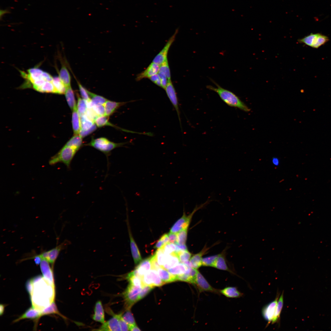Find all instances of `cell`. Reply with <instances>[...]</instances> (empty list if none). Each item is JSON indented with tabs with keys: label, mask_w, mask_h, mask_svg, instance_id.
Returning a JSON list of instances; mask_svg holds the SVG:
<instances>
[{
	"label": "cell",
	"mask_w": 331,
	"mask_h": 331,
	"mask_svg": "<svg viewBox=\"0 0 331 331\" xmlns=\"http://www.w3.org/2000/svg\"><path fill=\"white\" fill-rule=\"evenodd\" d=\"M211 80L216 87L207 85L206 86L207 88L217 93L227 105L231 107L237 108L245 112H248L250 111L249 108L234 93L222 88L213 80L211 79Z\"/></svg>",
	"instance_id": "6da1fadb"
},
{
	"label": "cell",
	"mask_w": 331,
	"mask_h": 331,
	"mask_svg": "<svg viewBox=\"0 0 331 331\" xmlns=\"http://www.w3.org/2000/svg\"><path fill=\"white\" fill-rule=\"evenodd\" d=\"M78 151L72 147L65 145L57 154L51 158L49 164L52 165L61 162L69 168L71 162Z\"/></svg>",
	"instance_id": "7a4b0ae2"
},
{
	"label": "cell",
	"mask_w": 331,
	"mask_h": 331,
	"mask_svg": "<svg viewBox=\"0 0 331 331\" xmlns=\"http://www.w3.org/2000/svg\"><path fill=\"white\" fill-rule=\"evenodd\" d=\"M126 143H115L110 141L106 138L101 137L95 139H92L87 145L102 152L107 156H108L111 151L121 146Z\"/></svg>",
	"instance_id": "3957f363"
},
{
	"label": "cell",
	"mask_w": 331,
	"mask_h": 331,
	"mask_svg": "<svg viewBox=\"0 0 331 331\" xmlns=\"http://www.w3.org/2000/svg\"><path fill=\"white\" fill-rule=\"evenodd\" d=\"M142 288L130 283L128 284L123 294L126 310L130 309L132 305L139 300V295Z\"/></svg>",
	"instance_id": "277c9868"
},
{
	"label": "cell",
	"mask_w": 331,
	"mask_h": 331,
	"mask_svg": "<svg viewBox=\"0 0 331 331\" xmlns=\"http://www.w3.org/2000/svg\"><path fill=\"white\" fill-rule=\"evenodd\" d=\"M70 243L69 240H65L55 248L48 251L42 252L40 254L42 259L47 261L52 265L53 268L54 263L60 252L66 249Z\"/></svg>",
	"instance_id": "5b68a950"
},
{
	"label": "cell",
	"mask_w": 331,
	"mask_h": 331,
	"mask_svg": "<svg viewBox=\"0 0 331 331\" xmlns=\"http://www.w3.org/2000/svg\"><path fill=\"white\" fill-rule=\"evenodd\" d=\"M205 204V203H204L198 207L196 206L192 212L188 216H186L184 213L182 217L178 219L173 225L170 230V232L177 233L182 230L187 229L194 213L199 208L201 207Z\"/></svg>",
	"instance_id": "8992f818"
},
{
	"label": "cell",
	"mask_w": 331,
	"mask_h": 331,
	"mask_svg": "<svg viewBox=\"0 0 331 331\" xmlns=\"http://www.w3.org/2000/svg\"><path fill=\"white\" fill-rule=\"evenodd\" d=\"M144 284L154 287H160L165 283L159 277L156 270L151 269L142 278Z\"/></svg>",
	"instance_id": "52a82bcc"
},
{
	"label": "cell",
	"mask_w": 331,
	"mask_h": 331,
	"mask_svg": "<svg viewBox=\"0 0 331 331\" xmlns=\"http://www.w3.org/2000/svg\"><path fill=\"white\" fill-rule=\"evenodd\" d=\"M280 295V293L278 292L275 299L265 305L262 309V316L268 322L266 327L272 322L273 318Z\"/></svg>",
	"instance_id": "ba28073f"
},
{
	"label": "cell",
	"mask_w": 331,
	"mask_h": 331,
	"mask_svg": "<svg viewBox=\"0 0 331 331\" xmlns=\"http://www.w3.org/2000/svg\"><path fill=\"white\" fill-rule=\"evenodd\" d=\"M178 31V29L176 30L174 33L169 38L163 48L154 58L152 62L160 65L167 59V56L168 51L175 40Z\"/></svg>",
	"instance_id": "9c48e42d"
},
{
	"label": "cell",
	"mask_w": 331,
	"mask_h": 331,
	"mask_svg": "<svg viewBox=\"0 0 331 331\" xmlns=\"http://www.w3.org/2000/svg\"><path fill=\"white\" fill-rule=\"evenodd\" d=\"M200 291H207L216 294L220 293V290L212 287L202 274L198 271L194 283Z\"/></svg>",
	"instance_id": "30bf717a"
},
{
	"label": "cell",
	"mask_w": 331,
	"mask_h": 331,
	"mask_svg": "<svg viewBox=\"0 0 331 331\" xmlns=\"http://www.w3.org/2000/svg\"><path fill=\"white\" fill-rule=\"evenodd\" d=\"M165 90L166 91L167 96L176 110L181 126V121L177 97L176 90L171 80H168L167 85Z\"/></svg>",
	"instance_id": "8fae6325"
},
{
	"label": "cell",
	"mask_w": 331,
	"mask_h": 331,
	"mask_svg": "<svg viewBox=\"0 0 331 331\" xmlns=\"http://www.w3.org/2000/svg\"><path fill=\"white\" fill-rule=\"evenodd\" d=\"M49 263L43 259L40 264L41 271L44 279L51 286L55 287L53 268L51 267Z\"/></svg>",
	"instance_id": "7c38bea8"
},
{
	"label": "cell",
	"mask_w": 331,
	"mask_h": 331,
	"mask_svg": "<svg viewBox=\"0 0 331 331\" xmlns=\"http://www.w3.org/2000/svg\"><path fill=\"white\" fill-rule=\"evenodd\" d=\"M159 65L152 62L146 69L137 75L135 78L136 81H138L143 78H149L157 74L159 72Z\"/></svg>",
	"instance_id": "4fadbf2b"
},
{
	"label": "cell",
	"mask_w": 331,
	"mask_h": 331,
	"mask_svg": "<svg viewBox=\"0 0 331 331\" xmlns=\"http://www.w3.org/2000/svg\"><path fill=\"white\" fill-rule=\"evenodd\" d=\"M113 317L106 322L97 330L99 331H121L118 319L116 314H113Z\"/></svg>",
	"instance_id": "5bb4252c"
},
{
	"label": "cell",
	"mask_w": 331,
	"mask_h": 331,
	"mask_svg": "<svg viewBox=\"0 0 331 331\" xmlns=\"http://www.w3.org/2000/svg\"><path fill=\"white\" fill-rule=\"evenodd\" d=\"M151 269L150 257L142 261L139 265L132 272L135 275L142 279L143 276Z\"/></svg>",
	"instance_id": "9a60e30c"
},
{
	"label": "cell",
	"mask_w": 331,
	"mask_h": 331,
	"mask_svg": "<svg viewBox=\"0 0 331 331\" xmlns=\"http://www.w3.org/2000/svg\"><path fill=\"white\" fill-rule=\"evenodd\" d=\"M128 224V223H127ZM128 230L130 239V245L131 251L135 263L137 264L142 261V257L139 249L132 236L128 225Z\"/></svg>",
	"instance_id": "2e32d148"
},
{
	"label": "cell",
	"mask_w": 331,
	"mask_h": 331,
	"mask_svg": "<svg viewBox=\"0 0 331 331\" xmlns=\"http://www.w3.org/2000/svg\"><path fill=\"white\" fill-rule=\"evenodd\" d=\"M94 311L93 319L96 321L102 324L104 323L105 322L104 311L101 301L98 300L96 302Z\"/></svg>",
	"instance_id": "e0dca14e"
},
{
	"label": "cell",
	"mask_w": 331,
	"mask_h": 331,
	"mask_svg": "<svg viewBox=\"0 0 331 331\" xmlns=\"http://www.w3.org/2000/svg\"><path fill=\"white\" fill-rule=\"evenodd\" d=\"M42 316L41 312L32 306L27 310L22 315L15 320L13 322H17L24 319L37 320Z\"/></svg>",
	"instance_id": "ac0fdd59"
},
{
	"label": "cell",
	"mask_w": 331,
	"mask_h": 331,
	"mask_svg": "<svg viewBox=\"0 0 331 331\" xmlns=\"http://www.w3.org/2000/svg\"><path fill=\"white\" fill-rule=\"evenodd\" d=\"M180 262L177 254L174 252L169 254H166L165 263L162 268L168 270L176 266L180 263Z\"/></svg>",
	"instance_id": "d6986e66"
},
{
	"label": "cell",
	"mask_w": 331,
	"mask_h": 331,
	"mask_svg": "<svg viewBox=\"0 0 331 331\" xmlns=\"http://www.w3.org/2000/svg\"><path fill=\"white\" fill-rule=\"evenodd\" d=\"M72 124L74 135H79L81 130L80 116L78 113L77 106L73 110Z\"/></svg>",
	"instance_id": "ffe728a7"
},
{
	"label": "cell",
	"mask_w": 331,
	"mask_h": 331,
	"mask_svg": "<svg viewBox=\"0 0 331 331\" xmlns=\"http://www.w3.org/2000/svg\"><path fill=\"white\" fill-rule=\"evenodd\" d=\"M59 77L66 88L71 86V78L66 66L63 64L59 72Z\"/></svg>",
	"instance_id": "44dd1931"
},
{
	"label": "cell",
	"mask_w": 331,
	"mask_h": 331,
	"mask_svg": "<svg viewBox=\"0 0 331 331\" xmlns=\"http://www.w3.org/2000/svg\"><path fill=\"white\" fill-rule=\"evenodd\" d=\"M125 102H117L107 100L104 105L105 110V116L108 117L111 115L120 106L125 104Z\"/></svg>",
	"instance_id": "7402d4cb"
},
{
	"label": "cell",
	"mask_w": 331,
	"mask_h": 331,
	"mask_svg": "<svg viewBox=\"0 0 331 331\" xmlns=\"http://www.w3.org/2000/svg\"><path fill=\"white\" fill-rule=\"evenodd\" d=\"M157 271L159 277L165 283L177 280L176 276L172 275L167 270L162 267L158 268Z\"/></svg>",
	"instance_id": "603a6c76"
},
{
	"label": "cell",
	"mask_w": 331,
	"mask_h": 331,
	"mask_svg": "<svg viewBox=\"0 0 331 331\" xmlns=\"http://www.w3.org/2000/svg\"><path fill=\"white\" fill-rule=\"evenodd\" d=\"M213 267L220 270L226 271L232 273H234L227 266L225 256L223 253L219 254Z\"/></svg>",
	"instance_id": "cb8c5ba5"
},
{
	"label": "cell",
	"mask_w": 331,
	"mask_h": 331,
	"mask_svg": "<svg viewBox=\"0 0 331 331\" xmlns=\"http://www.w3.org/2000/svg\"><path fill=\"white\" fill-rule=\"evenodd\" d=\"M220 292L226 297L230 298H238L243 295V294L235 287H227L220 290Z\"/></svg>",
	"instance_id": "d4e9b609"
},
{
	"label": "cell",
	"mask_w": 331,
	"mask_h": 331,
	"mask_svg": "<svg viewBox=\"0 0 331 331\" xmlns=\"http://www.w3.org/2000/svg\"><path fill=\"white\" fill-rule=\"evenodd\" d=\"M64 94L67 103L72 111L77 107V105L74 91L71 86L66 88Z\"/></svg>",
	"instance_id": "484cf974"
},
{
	"label": "cell",
	"mask_w": 331,
	"mask_h": 331,
	"mask_svg": "<svg viewBox=\"0 0 331 331\" xmlns=\"http://www.w3.org/2000/svg\"><path fill=\"white\" fill-rule=\"evenodd\" d=\"M206 249H204L200 252L193 256L190 259L192 268L197 269L200 267L202 264V256L206 252Z\"/></svg>",
	"instance_id": "4316f807"
},
{
	"label": "cell",
	"mask_w": 331,
	"mask_h": 331,
	"mask_svg": "<svg viewBox=\"0 0 331 331\" xmlns=\"http://www.w3.org/2000/svg\"><path fill=\"white\" fill-rule=\"evenodd\" d=\"M283 291L278 299V303L272 321V324L279 322L280 314L283 304Z\"/></svg>",
	"instance_id": "83f0119b"
},
{
	"label": "cell",
	"mask_w": 331,
	"mask_h": 331,
	"mask_svg": "<svg viewBox=\"0 0 331 331\" xmlns=\"http://www.w3.org/2000/svg\"><path fill=\"white\" fill-rule=\"evenodd\" d=\"M82 138L79 134L74 135L65 145L72 147L78 151L82 145Z\"/></svg>",
	"instance_id": "f1b7e54d"
},
{
	"label": "cell",
	"mask_w": 331,
	"mask_h": 331,
	"mask_svg": "<svg viewBox=\"0 0 331 331\" xmlns=\"http://www.w3.org/2000/svg\"><path fill=\"white\" fill-rule=\"evenodd\" d=\"M126 278L129 282V283L137 287L142 288L145 285L142 278L135 275L132 272L127 274Z\"/></svg>",
	"instance_id": "f546056e"
},
{
	"label": "cell",
	"mask_w": 331,
	"mask_h": 331,
	"mask_svg": "<svg viewBox=\"0 0 331 331\" xmlns=\"http://www.w3.org/2000/svg\"><path fill=\"white\" fill-rule=\"evenodd\" d=\"M52 83L55 88V93L59 94L65 93L66 88L59 76L53 77Z\"/></svg>",
	"instance_id": "4dcf8cb0"
},
{
	"label": "cell",
	"mask_w": 331,
	"mask_h": 331,
	"mask_svg": "<svg viewBox=\"0 0 331 331\" xmlns=\"http://www.w3.org/2000/svg\"><path fill=\"white\" fill-rule=\"evenodd\" d=\"M41 313L42 316L44 315H48L51 314H57L64 319H66L67 318L60 314L58 310L56 304L54 301H53L50 306L44 309L41 311Z\"/></svg>",
	"instance_id": "1f68e13d"
},
{
	"label": "cell",
	"mask_w": 331,
	"mask_h": 331,
	"mask_svg": "<svg viewBox=\"0 0 331 331\" xmlns=\"http://www.w3.org/2000/svg\"><path fill=\"white\" fill-rule=\"evenodd\" d=\"M188 268L183 263H181L167 270L172 275L177 276L185 273Z\"/></svg>",
	"instance_id": "d6a6232c"
},
{
	"label": "cell",
	"mask_w": 331,
	"mask_h": 331,
	"mask_svg": "<svg viewBox=\"0 0 331 331\" xmlns=\"http://www.w3.org/2000/svg\"><path fill=\"white\" fill-rule=\"evenodd\" d=\"M77 108L80 116H81L86 113L87 109V102L86 101L81 98L78 95H77Z\"/></svg>",
	"instance_id": "836d02e7"
},
{
	"label": "cell",
	"mask_w": 331,
	"mask_h": 331,
	"mask_svg": "<svg viewBox=\"0 0 331 331\" xmlns=\"http://www.w3.org/2000/svg\"><path fill=\"white\" fill-rule=\"evenodd\" d=\"M81 130H86L90 128L94 122L91 120L85 115L80 116Z\"/></svg>",
	"instance_id": "e575fe53"
},
{
	"label": "cell",
	"mask_w": 331,
	"mask_h": 331,
	"mask_svg": "<svg viewBox=\"0 0 331 331\" xmlns=\"http://www.w3.org/2000/svg\"><path fill=\"white\" fill-rule=\"evenodd\" d=\"M92 104L94 105H104L107 100L104 97L97 95L87 90Z\"/></svg>",
	"instance_id": "d590c367"
},
{
	"label": "cell",
	"mask_w": 331,
	"mask_h": 331,
	"mask_svg": "<svg viewBox=\"0 0 331 331\" xmlns=\"http://www.w3.org/2000/svg\"><path fill=\"white\" fill-rule=\"evenodd\" d=\"M329 40L328 37L318 33L311 47L318 48L325 44Z\"/></svg>",
	"instance_id": "8d00e7d4"
},
{
	"label": "cell",
	"mask_w": 331,
	"mask_h": 331,
	"mask_svg": "<svg viewBox=\"0 0 331 331\" xmlns=\"http://www.w3.org/2000/svg\"><path fill=\"white\" fill-rule=\"evenodd\" d=\"M125 312L122 313V317L124 321L128 325L129 327L136 325L135 322L130 309H126Z\"/></svg>",
	"instance_id": "74e56055"
},
{
	"label": "cell",
	"mask_w": 331,
	"mask_h": 331,
	"mask_svg": "<svg viewBox=\"0 0 331 331\" xmlns=\"http://www.w3.org/2000/svg\"><path fill=\"white\" fill-rule=\"evenodd\" d=\"M318 33H311L304 37L298 40V41L301 43L311 47L314 41L317 36Z\"/></svg>",
	"instance_id": "f35d334b"
},
{
	"label": "cell",
	"mask_w": 331,
	"mask_h": 331,
	"mask_svg": "<svg viewBox=\"0 0 331 331\" xmlns=\"http://www.w3.org/2000/svg\"><path fill=\"white\" fill-rule=\"evenodd\" d=\"M108 117L105 116H98L95 119L94 123L98 127L105 126H113L108 121Z\"/></svg>",
	"instance_id": "ab89813d"
},
{
	"label": "cell",
	"mask_w": 331,
	"mask_h": 331,
	"mask_svg": "<svg viewBox=\"0 0 331 331\" xmlns=\"http://www.w3.org/2000/svg\"><path fill=\"white\" fill-rule=\"evenodd\" d=\"M154 254L158 263L162 267L165 263L166 254L165 253L162 248L158 249Z\"/></svg>",
	"instance_id": "60d3db41"
},
{
	"label": "cell",
	"mask_w": 331,
	"mask_h": 331,
	"mask_svg": "<svg viewBox=\"0 0 331 331\" xmlns=\"http://www.w3.org/2000/svg\"><path fill=\"white\" fill-rule=\"evenodd\" d=\"M159 72L164 74L168 80H171V74L168 59L160 65Z\"/></svg>",
	"instance_id": "b9f144b4"
},
{
	"label": "cell",
	"mask_w": 331,
	"mask_h": 331,
	"mask_svg": "<svg viewBox=\"0 0 331 331\" xmlns=\"http://www.w3.org/2000/svg\"><path fill=\"white\" fill-rule=\"evenodd\" d=\"M176 253L181 263L188 261L191 258V254L188 250L180 251Z\"/></svg>",
	"instance_id": "7bdbcfd3"
},
{
	"label": "cell",
	"mask_w": 331,
	"mask_h": 331,
	"mask_svg": "<svg viewBox=\"0 0 331 331\" xmlns=\"http://www.w3.org/2000/svg\"><path fill=\"white\" fill-rule=\"evenodd\" d=\"M177 243L181 245H185L187 240V229H183L177 233Z\"/></svg>",
	"instance_id": "ee69618b"
},
{
	"label": "cell",
	"mask_w": 331,
	"mask_h": 331,
	"mask_svg": "<svg viewBox=\"0 0 331 331\" xmlns=\"http://www.w3.org/2000/svg\"><path fill=\"white\" fill-rule=\"evenodd\" d=\"M219 255L210 256L202 258V264L203 266H211L213 267Z\"/></svg>",
	"instance_id": "f6af8a7d"
},
{
	"label": "cell",
	"mask_w": 331,
	"mask_h": 331,
	"mask_svg": "<svg viewBox=\"0 0 331 331\" xmlns=\"http://www.w3.org/2000/svg\"><path fill=\"white\" fill-rule=\"evenodd\" d=\"M76 81L78 85L79 91L82 98L86 101L89 102L91 101V99L87 91L79 81L76 79Z\"/></svg>",
	"instance_id": "bcb514c9"
},
{
	"label": "cell",
	"mask_w": 331,
	"mask_h": 331,
	"mask_svg": "<svg viewBox=\"0 0 331 331\" xmlns=\"http://www.w3.org/2000/svg\"><path fill=\"white\" fill-rule=\"evenodd\" d=\"M162 248L166 254H169L175 252L176 246L174 244L169 242L165 245Z\"/></svg>",
	"instance_id": "7dc6e473"
},
{
	"label": "cell",
	"mask_w": 331,
	"mask_h": 331,
	"mask_svg": "<svg viewBox=\"0 0 331 331\" xmlns=\"http://www.w3.org/2000/svg\"><path fill=\"white\" fill-rule=\"evenodd\" d=\"M154 287L150 285H145L142 288L139 295V300L142 299L146 296Z\"/></svg>",
	"instance_id": "c3c4849f"
},
{
	"label": "cell",
	"mask_w": 331,
	"mask_h": 331,
	"mask_svg": "<svg viewBox=\"0 0 331 331\" xmlns=\"http://www.w3.org/2000/svg\"><path fill=\"white\" fill-rule=\"evenodd\" d=\"M92 108L98 116H105V110L104 105H94Z\"/></svg>",
	"instance_id": "681fc988"
},
{
	"label": "cell",
	"mask_w": 331,
	"mask_h": 331,
	"mask_svg": "<svg viewBox=\"0 0 331 331\" xmlns=\"http://www.w3.org/2000/svg\"><path fill=\"white\" fill-rule=\"evenodd\" d=\"M118 319L121 331H129L128 325L124 321L122 317V313L116 314Z\"/></svg>",
	"instance_id": "f907efd6"
},
{
	"label": "cell",
	"mask_w": 331,
	"mask_h": 331,
	"mask_svg": "<svg viewBox=\"0 0 331 331\" xmlns=\"http://www.w3.org/2000/svg\"><path fill=\"white\" fill-rule=\"evenodd\" d=\"M96 125L94 123L92 126L89 129L86 130H80L79 135L83 138L93 132L96 129Z\"/></svg>",
	"instance_id": "816d5d0a"
},
{
	"label": "cell",
	"mask_w": 331,
	"mask_h": 331,
	"mask_svg": "<svg viewBox=\"0 0 331 331\" xmlns=\"http://www.w3.org/2000/svg\"><path fill=\"white\" fill-rule=\"evenodd\" d=\"M158 74L161 80V87L165 89L167 84V78L164 74L161 72H159Z\"/></svg>",
	"instance_id": "f5cc1de1"
},
{
	"label": "cell",
	"mask_w": 331,
	"mask_h": 331,
	"mask_svg": "<svg viewBox=\"0 0 331 331\" xmlns=\"http://www.w3.org/2000/svg\"><path fill=\"white\" fill-rule=\"evenodd\" d=\"M150 261L151 264V269L157 270L161 267L158 263L155 254L150 257Z\"/></svg>",
	"instance_id": "db71d44e"
},
{
	"label": "cell",
	"mask_w": 331,
	"mask_h": 331,
	"mask_svg": "<svg viewBox=\"0 0 331 331\" xmlns=\"http://www.w3.org/2000/svg\"><path fill=\"white\" fill-rule=\"evenodd\" d=\"M26 289L30 296L32 293L33 288V284L31 279L28 280L25 283Z\"/></svg>",
	"instance_id": "11a10c76"
},
{
	"label": "cell",
	"mask_w": 331,
	"mask_h": 331,
	"mask_svg": "<svg viewBox=\"0 0 331 331\" xmlns=\"http://www.w3.org/2000/svg\"><path fill=\"white\" fill-rule=\"evenodd\" d=\"M168 235L169 238V242L175 244L178 243L177 234L170 232Z\"/></svg>",
	"instance_id": "9f6ffc18"
},
{
	"label": "cell",
	"mask_w": 331,
	"mask_h": 331,
	"mask_svg": "<svg viewBox=\"0 0 331 331\" xmlns=\"http://www.w3.org/2000/svg\"><path fill=\"white\" fill-rule=\"evenodd\" d=\"M149 79L155 84L161 87V80L158 73L151 77Z\"/></svg>",
	"instance_id": "6f0895ef"
},
{
	"label": "cell",
	"mask_w": 331,
	"mask_h": 331,
	"mask_svg": "<svg viewBox=\"0 0 331 331\" xmlns=\"http://www.w3.org/2000/svg\"><path fill=\"white\" fill-rule=\"evenodd\" d=\"M33 259L36 264L38 265L40 264L42 259L40 254L34 255L31 257H28V259Z\"/></svg>",
	"instance_id": "680465c9"
},
{
	"label": "cell",
	"mask_w": 331,
	"mask_h": 331,
	"mask_svg": "<svg viewBox=\"0 0 331 331\" xmlns=\"http://www.w3.org/2000/svg\"><path fill=\"white\" fill-rule=\"evenodd\" d=\"M176 246V249L175 251L177 253L180 251L187 250V248L185 245H181L178 243L175 244Z\"/></svg>",
	"instance_id": "91938a15"
},
{
	"label": "cell",
	"mask_w": 331,
	"mask_h": 331,
	"mask_svg": "<svg viewBox=\"0 0 331 331\" xmlns=\"http://www.w3.org/2000/svg\"><path fill=\"white\" fill-rule=\"evenodd\" d=\"M165 245L162 240L160 238L156 243L154 248L155 249H160L162 248Z\"/></svg>",
	"instance_id": "94428289"
},
{
	"label": "cell",
	"mask_w": 331,
	"mask_h": 331,
	"mask_svg": "<svg viewBox=\"0 0 331 331\" xmlns=\"http://www.w3.org/2000/svg\"><path fill=\"white\" fill-rule=\"evenodd\" d=\"M160 239L162 240L165 245L169 242V238L167 234H164L162 236Z\"/></svg>",
	"instance_id": "6125c7cd"
},
{
	"label": "cell",
	"mask_w": 331,
	"mask_h": 331,
	"mask_svg": "<svg viewBox=\"0 0 331 331\" xmlns=\"http://www.w3.org/2000/svg\"><path fill=\"white\" fill-rule=\"evenodd\" d=\"M43 277L41 275H38L31 279L33 284L35 283L42 280Z\"/></svg>",
	"instance_id": "be15d7a7"
},
{
	"label": "cell",
	"mask_w": 331,
	"mask_h": 331,
	"mask_svg": "<svg viewBox=\"0 0 331 331\" xmlns=\"http://www.w3.org/2000/svg\"><path fill=\"white\" fill-rule=\"evenodd\" d=\"M272 164L275 166H278L280 164V160L279 159L276 157H274L272 159Z\"/></svg>",
	"instance_id": "e7e4bbea"
},
{
	"label": "cell",
	"mask_w": 331,
	"mask_h": 331,
	"mask_svg": "<svg viewBox=\"0 0 331 331\" xmlns=\"http://www.w3.org/2000/svg\"><path fill=\"white\" fill-rule=\"evenodd\" d=\"M140 331V330L136 325L129 327V331Z\"/></svg>",
	"instance_id": "03108f58"
},
{
	"label": "cell",
	"mask_w": 331,
	"mask_h": 331,
	"mask_svg": "<svg viewBox=\"0 0 331 331\" xmlns=\"http://www.w3.org/2000/svg\"><path fill=\"white\" fill-rule=\"evenodd\" d=\"M5 306L4 305L1 304L0 305V315H2L4 311Z\"/></svg>",
	"instance_id": "003e7915"
}]
</instances>
